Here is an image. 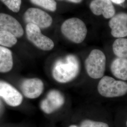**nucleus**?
Instances as JSON below:
<instances>
[{
  "label": "nucleus",
  "instance_id": "nucleus-1",
  "mask_svg": "<svg viewBox=\"0 0 127 127\" xmlns=\"http://www.w3.org/2000/svg\"><path fill=\"white\" fill-rule=\"evenodd\" d=\"M80 70V63L78 59L73 55H69L65 59L59 60L55 63L52 74L57 82L66 83L77 77Z\"/></svg>",
  "mask_w": 127,
  "mask_h": 127
},
{
  "label": "nucleus",
  "instance_id": "nucleus-2",
  "mask_svg": "<svg viewBox=\"0 0 127 127\" xmlns=\"http://www.w3.org/2000/svg\"><path fill=\"white\" fill-rule=\"evenodd\" d=\"M64 36L73 43L79 44L84 41L87 28L84 22L80 18H69L64 22L61 27Z\"/></svg>",
  "mask_w": 127,
  "mask_h": 127
},
{
  "label": "nucleus",
  "instance_id": "nucleus-3",
  "mask_svg": "<svg viewBox=\"0 0 127 127\" xmlns=\"http://www.w3.org/2000/svg\"><path fill=\"white\" fill-rule=\"evenodd\" d=\"M97 91L100 95L105 97L122 96L127 93V83L109 76H104L98 83Z\"/></svg>",
  "mask_w": 127,
  "mask_h": 127
},
{
  "label": "nucleus",
  "instance_id": "nucleus-4",
  "mask_svg": "<svg viewBox=\"0 0 127 127\" xmlns=\"http://www.w3.org/2000/svg\"><path fill=\"white\" fill-rule=\"evenodd\" d=\"M106 67V57L98 49L92 50L85 61V68L88 75L94 79L104 76Z\"/></svg>",
  "mask_w": 127,
  "mask_h": 127
},
{
  "label": "nucleus",
  "instance_id": "nucleus-5",
  "mask_svg": "<svg viewBox=\"0 0 127 127\" xmlns=\"http://www.w3.org/2000/svg\"><path fill=\"white\" fill-rule=\"evenodd\" d=\"M26 30L27 39L38 48L41 50L49 51L54 47L53 41L43 35L40 27L32 24H27Z\"/></svg>",
  "mask_w": 127,
  "mask_h": 127
},
{
  "label": "nucleus",
  "instance_id": "nucleus-6",
  "mask_svg": "<svg viewBox=\"0 0 127 127\" xmlns=\"http://www.w3.org/2000/svg\"><path fill=\"white\" fill-rule=\"evenodd\" d=\"M24 19L27 24H32L40 28H47L51 25L53 19L49 14L40 9L31 8L24 14Z\"/></svg>",
  "mask_w": 127,
  "mask_h": 127
},
{
  "label": "nucleus",
  "instance_id": "nucleus-7",
  "mask_svg": "<svg viewBox=\"0 0 127 127\" xmlns=\"http://www.w3.org/2000/svg\"><path fill=\"white\" fill-rule=\"evenodd\" d=\"M65 102V98L61 92L56 90L50 91L41 101L40 107L45 114H50L60 108Z\"/></svg>",
  "mask_w": 127,
  "mask_h": 127
},
{
  "label": "nucleus",
  "instance_id": "nucleus-8",
  "mask_svg": "<svg viewBox=\"0 0 127 127\" xmlns=\"http://www.w3.org/2000/svg\"><path fill=\"white\" fill-rule=\"evenodd\" d=\"M0 96L10 106L16 107L23 101L21 94L9 83L0 81Z\"/></svg>",
  "mask_w": 127,
  "mask_h": 127
},
{
  "label": "nucleus",
  "instance_id": "nucleus-9",
  "mask_svg": "<svg viewBox=\"0 0 127 127\" xmlns=\"http://www.w3.org/2000/svg\"><path fill=\"white\" fill-rule=\"evenodd\" d=\"M109 26L113 36L121 38L127 36V13L121 12L110 19Z\"/></svg>",
  "mask_w": 127,
  "mask_h": 127
},
{
  "label": "nucleus",
  "instance_id": "nucleus-10",
  "mask_svg": "<svg viewBox=\"0 0 127 127\" xmlns=\"http://www.w3.org/2000/svg\"><path fill=\"white\" fill-rule=\"evenodd\" d=\"M21 89L26 97L34 99L38 97L43 92L44 84L38 78L27 79L24 80L21 83Z\"/></svg>",
  "mask_w": 127,
  "mask_h": 127
},
{
  "label": "nucleus",
  "instance_id": "nucleus-11",
  "mask_svg": "<svg viewBox=\"0 0 127 127\" xmlns=\"http://www.w3.org/2000/svg\"><path fill=\"white\" fill-rule=\"evenodd\" d=\"M0 30L9 32L17 38L24 34V30L18 21L9 14L0 13Z\"/></svg>",
  "mask_w": 127,
  "mask_h": 127
},
{
  "label": "nucleus",
  "instance_id": "nucleus-12",
  "mask_svg": "<svg viewBox=\"0 0 127 127\" xmlns=\"http://www.w3.org/2000/svg\"><path fill=\"white\" fill-rule=\"evenodd\" d=\"M90 8L94 15H103L106 19L111 18L115 15V9L110 0H93L90 4Z\"/></svg>",
  "mask_w": 127,
  "mask_h": 127
},
{
  "label": "nucleus",
  "instance_id": "nucleus-13",
  "mask_svg": "<svg viewBox=\"0 0 127 127\" xmlns=\"http://www.w3.org/2000/svg\"><path fill=\"white\" fill-rule=\"evenodd\" d=\"M111 71L115 77L119 79L127 80V59L117 58L111 64Z\"/></svg>",
  "mask_w": 127,
  "mask_h": 127
},
{
  "label": "nucleus",
  "instance_id": "nucleus-14",
  "mask_svg": "<svg viewBox=\"0 0 127 127\" xmlns=\"http://www.w3.org/2000/svg\"><path fill=\"white\" fill-rule=\"evenodd\" d=\"M12 52L9 49L0 46V73H7L13 67Z\"/></svg>",
  "mask_w": 127,
  "mask_h": 127
},
{
  "label": "nucleus",
  "instance_id": "nucleus-15",
  "mask_svg": "<svg viewBox=\"0 0 127 127\" xmlns=\"http://www.w3.org/2000/svg\"><path fill=\"white\" fill-rule=\"evenodd\" d=\"M113 50L117 58L127 59V38H117L113 43Z\"/></svg>",
  "mask_w": 127,
  "mask_h": 127
},
{
  "label": "nucleus",
  "instance_id": "nucleus-16",
  "mask_svg": "<svg viewBox=\"0 0 127 127\" xmlns=\"http://www.w3.org/2000/svg\"><path fill=\"white\" fill-rule=\"evenodd\" d=\"M17 42V37L9 32L0 30V45L11 47Z\"/></svg>",
  "mask_w": 127,
  "mask_h": 127
},
{
  "label": "nucleus",
  "instance_id": "nucleus-17",
  "mask_svg": "<svg viewBox=\"0 0 127 127\" xmlns=\"http://www.w3.org/2000/svg\"><path fill=\"white\" fill-rule=\"evenodd\" d=\"M32 3L51 11L57 9V2L55 0H30Z\"/></svg>",
  "mask_w": 127,
  "mask_h": 127
},
{
  "label": "nucleus",
  "instance_id": "nucleus-18",
  "mask_svg": "<svg viewBox=\"0 0 127 127\" xmlns=\"http://www.w3.org/2000/svg\"><path fill=\"white\" fill-rule=\"evenodd\" d=\"M9 9L18 12L20 9L21 0H0Z\"/></svg>",
  "mask_w": 127,
  "mask_h": 127
},
{
  "label": "nucleus",
  "instance_id": "nucleus-19",
  "mask_svg": "<svg viewBox=\"0 0 127 127\" xmlns=\"http://www.w3.org/2000/svg\"><path fill=\"white\" fill-rule=\"evenodd\" d=\"M80 127H109L106 123L86 119L81 123Z\"/></svg>",
  "mask_w": 127,
  "mask_h": 127
},
{
  "label": "nucleus",
  "instance_id": "nucleus-20",
  "mask_svg": "<svg viewBox=\"0 0 127 127\" xmlns=\"http://www.w3.org/2000/svg\"><path fill=\"white\" fill-rule=\"evenodd\" d=\"M112 2L116 4H121L123 3L126 0H110Z\"/></svg>",
  "mask_w": 127,
  "mask_h": 127
},
{
  "label": "nucleus",
  "instance_id": "nucleus-21",
  "mask_svg": "<svg viewBox=\"0 0 127 127\" xmlns=\"http://www.w3.org/2000/svg\"><path fill=\"white\" fill-rule=\"evenodd\" d=\"M70 2L74 3H80L81 2H82V0H67Z\"/></svg>",
  "mask_w": 127,
  "mask_h": 127
},
{
  "label": "nucleus",
  "instance_id": "nucleus-22",
  "mask_svg": "<svg viewBox=\"0 0 127 127\" xmlns=\"http://www.w3.org/2000/svg\"><path fill=\"white\" fill-rule=\"evenodd\" d=\"M68 127H78L76 125H70V126H69Z\"/></svg>",
  "mask_w": 127,
  "mask_h": 127
},
{
  "label": "nucleus",
  "instance_id": "nucleus-23",
  "mask_svg": "<svg viewBox=\"0 0 127 127\" xmlns=\"http://www.w3.org/2000/svg\"><path fill=\"white\" fill-rule=\"evenodd\" d=\"M126 125H127V123H126Z\"/></svg>",
  "mask_w": 127,
  "mask_h": 127
}]
</instances>
